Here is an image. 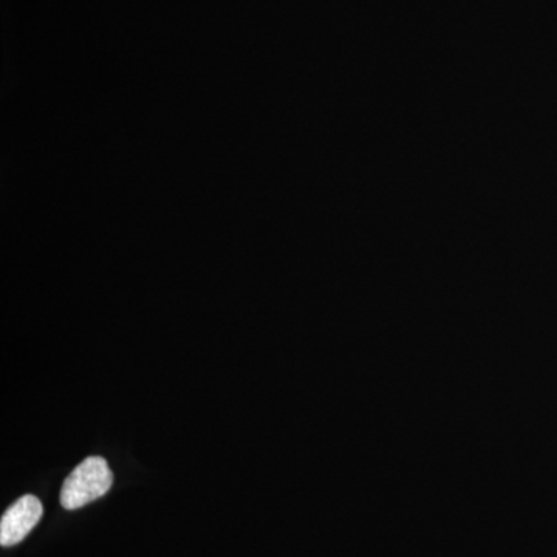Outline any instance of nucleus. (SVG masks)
<instances>
[{
  "mask_svg": "<svg viewBox=\"0 0 557 557\" xmlns=\"http://www.w3.org/2000/svg\"><path fill=\"white\" fill-rule=\"evenodd\" d=\"M112 483L113 474L106 458L87 457L64 480L60 496L62 508L73 511L86 507L97 498L106 496Z\"/></svg>",
  "mask_w": 557,
  "mask_h": 557,
  "instance_id": "nucleus-1",
  "label": "nucleus"
},
{
  "mask_svg": "<svg viewBox=\"0 0 557 557\" xmlns=\"http://www.w3.org/2000/svg\"><path fill=\"white\" fill-rule=\"evenodd\" d=\"M44 515V507L38 497L27 494L7 508L0 519V545L13 547L21 544L33 528L38 525Z\"/></svg>",
  "mask_w": 557,
  "mask_h": 557,
  "instance_id": "nucleus-2",
  "label": "nucleus"
}]
</instances>
